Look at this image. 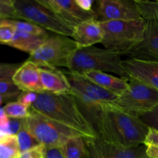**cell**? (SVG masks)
<instances>
[{"label":"cell","instance_id":"cell-1","mask_svg":"<svg viewBox=\"0 0 158 158\" xmlns=\"http://www.w3.org/2000/svg\"><path fill=\"white\" fill-rule=\"evenodd\" d=\"M98 137L106 143L125 148L144 144L150 128L140 118L106 105L94 123Z\"/></svg>","mask_w":158,"mask_h":158},{"label":"cell","instance_id":"cell-2","mask_svg":"<svg viewBox=\"0 0 158 158\" xmlns=\"http://www.w3.org/2000/svg\"><path fill=\"white\" fill-rule=\"evenodd\" d=\"M31 110L74 130L85 139L98 138L94 126L83 115L71 94L40 93L37 94V99L31 106Z\"/></svg>","mask_w":158,"mask_h":158},{"label":"cell","instance_id":"cell-3","mask_svg":"<svg viewBox=\"0 0 158 158\" xmlns=\"http://www.w3.org/2000/svg\"><path fill=\"white\" fill-rule=\"evenodd\" d=\"M103 32L101 44L105 49L120 55H129L143 40L146 21L143 19L134 20L100 22Z\"/></svg>","mask_w":158,"mask_h":158},{"label":"cell","instance_id":"cell-4","mask_svg":"<svg viewBox=\"0 0 158 158\" xmlns=\"http://www.w3.org/2000/svg\"><path fill=\"white\" fill-rule=\"evenodd\" d=\"M121 55L107 49L96 46L79 48L69 65V72L78 74L89 70L113 73L120 77H128L123 66Z\"/></svg>","mask_w":158,"mask_h":158},{"label":"cell","instance_id":"cell-5","mask_svg":"<svg viewBox=\"0 0 158 158\" xmlns=\"http://www.w3.org/2000/svg\"><path fill=\"white\" fill-rule=\"evenodd\" d=\"M79 49L77 43L69 36L57 35L48 37L46 41L27 60L39 67H65L69 69L72 59Z\"/></svg>","mask_w":158,"mask_h":158},{"label":"cell","instance_id":"cell-6","mask_svg":"<svg viewBox=\"0 0 158 158\" xmlns=\"http://www.w3.org/2000/svg\"><path fill=\"white\" fill-rule=\"evenodd\" d=\"M128 82L126 91L110 104L125 114L140 118L158 104V91L136 79L129 77Z\"/></svg>","mask_w":158,"mask_h":158},{"label":"cell","instance_id":"cell-7","mask_svg":"<svg viewBox=\"0 0 158 158\" xmlns=\"http://www.w3.org/2000/svg\"><path fill=\"white\" fill-rule=\"evenodd\" d=\"M23 123L37 141L45 145L46 148H61L65 142L72 137H83L74 130L32 110L30 116L23 119Z\"/></svg>","mask_w":158,"mask_h":158},{"label":"cell","instance_id":"cell-8","mask_svg":"<svg viewBox=\"0 0 158 158\" xmlns=\"http://www.w3.org/2000/svg\"><path fill=\"white\" fill-rule=\"evenodd\" d=\"M14 7L20 19L33 23L58 35L72 37L73 29L66 26L52 11L38 0H13Z\"/></svg>","mask_w":158,"mask_h":158},{"label":"cell","instance_id":"cell-9","mask_svg":"<svg viewBox=\"0 0 158 158\" xmlns=\"http://www.w3.org/2000/svg\"><path fill=\"white\" fill-rule=\"evenodd\" d=\"M96 13L100 22L143 19L135 0H100Z\"/></svg>","mask_w":158,"mask_h":158},{"label":"cell","instance_id":"cell-10","mask_svg":"<svg viewBox=\"0 0 158 158\" xmlns=\"http://www.w3.org/2000/svg\"><path fill=\"white\" fill-rule=\"evenodd\" d=\"M38 2L52 11L54 15L72 29L83 22L97 18L95 11L82 10L75 0H38Z\"/></svg>","mask_w":158,"mask_h":158},{"label":"cell","instance_id":"cell-11","mask_svg":"<svg viewBox=\"0 0 158 158\" xmlns=\"http://www.w3.org/2000/svg\"><path fill=\"white\" fill-rule=\"evenodd\" d=\"M85 140L89 158H148L144 144L125 148L106 143L99 137Z\"/></svg>","mask_w":158,"mask_h":158},{"label":"cell","instance_id":"cell-12","mask_svg":"<svg viewBox=\"0 0 158 158\" xmlns=\"http://www.w3.org/2000/svg\"><path fill=\"white\" fill-rule=\"evenodd\" d=\"M65 74L69 80L73 91L80 93L101 106L112 103L118 98V96L100 87L82 74L72 72L65 73Z\"/></svg>","mask_w":158,"mask_h":158},{"label":"cell","instance_id":"cell-13","mask_svg":"<svg viewBox=\"0 0 158 158\" xmlns=\"http://www.w3.org/2000/svg\"><path fill=\"white\" fill-rule=\"evenodd\" d=\"M129 55L131 59L158 62V20H147L143 40Z\"/></svg>","mask_w":158,"mask_h":158},{"label":"cell","instance_id":"cell-14","mask_svg":"<svg viewBox=\"0 0 158 158\" xmlns=\"http://www.w3.org/2000/svg\"><path fill=\"white\" fill-rule=\"evenodd\" d=\"M128 77L138 80L158 91V62L129 58L123 61Z\"/></svg>","mask_w":158,"mask_h":158},{"label":"cell","instance_id":"cell-15","mask_svg":"<svg viewBox=\"0 0 158 158\" xmlns=\"http://www.w3.org/2000/svg\"><path fill=\"white\" fill-rule=\"evenodd\" d=\"M12 82L22 92H45L40 78V67L32 62L26 60L14 74Z\"/></svg>","mask_w":158,"mask_h":158},{"label":"cell","instance_id":"cell-16","mask_svg":"<svg viewBox=\"0 0 158 158\" xmlns=\"http://www.w3.org/2000/svg\"><path fill=\"white\" fill-rule=\"evenodd\" d=\"M73 40L79 48L89 47L97 43H101L103 40V32L100 22L97 18L86 20L73 29Z\"/></svg>","mask_w":158,"mask_h":158},{"label":"cell","instance_id":"cell-17","mask_svg":"<svg viewBox=\"0 0 158 158\" xmlns=\"http://www.w3.org/2000/svg\"><path fill=\"white\" fill-rule=\"evenodd\" d=\"M40 73L45 92L54 94H71L72 89L65 73L53 67H40Z\"/></svg>","mask_w":158,"mask_h":158},{"label":"cell","instance_id":"cell-18","mask_svg":"<svg viewBox=\"0 0 158 158\" xmlns=\"http://www.w3.org/2000/svg\"><path fill=\"white\" fill-rule=\"evenodd\" d=\"M100 87L120 97L128 87L129 78L117 77L101 71L89 70L82 74Z\"/></svg>","mask_w":158,"mask_h":158},{"label":"cell","instance_id":"cell-19","mask_svg":"<svg viewBox=\"0 0 158 158\" xmlns=\"http://www.w3.org/2000/svg\"><path fill=\"white\" fill-rule=\"evenodd\" d=\"M47 38L48 37L39 36L16 30L13 39L8 46L27 52L30 55L35 52Z\"/></svg>","mask_w":158,"mask_h":158},{"label":"cell","instance_id":"cell-20","mask_svg":"<svg viewBox=\"0 0 158 158\" xmlns=\"http://www.w3.org/2000/svg\"><path fill=\"white\" fill-rule=\"evenodd\" d=\"M66 158H89L85 138L75 137L69 139L61 147Z\"/></svg>","mask_w":158,"mask_h":158},{"label":"cell","instance_id":"cell-21","mask_svg":"<svg viewBox=\"0 0 158 158\" xmlns=\"http://www.w3.org/2000/svg\"><path fill=\"white\" fill-rule=\"evenodd\" d=\"M21 155L16 135H8L0 138V158H19Z\"/></svg>","mask_w":158,"mask_h":158},{"label":"cell","instance_id":"cell-22","mask_svg":"<svg viewBox=\"0 0 158 158\" xmlns=\"http://www.w3.org/2000/svg\"><path fill=\"white\" fill-rule=\"evenodd\" d=\"M16 137L17 139H18L19 146L21 154L32 149V148H35V147L38 146L39 144H40L37 141L36 139L32 135V134L26 127L24 123H23V119L22 127L20 129V131H19L18 134H16Z\"/></svg>","mask_w":158,"mask_h":158},{"label":"cell","instance_id":"cell-23","mask_svg":"<svg viewBox=\"0 0 158 158\" xmlns=\"http://www.w3.org/2000/svg\"><path fill=\"white\" fill-rule=\"evenodd\" d=\"M141 16L147 20H158V1L148 0H135Z\"/></svg>","mask_w":158,"mask_h":158},{"label":"cell","instance_id":"cell-24","mask_svg":"<svg viewBox=\"0 0 158 158\" xmlns=\"http://www.w3.org/2000/svg\"><path fill=\"white\" fill-rule=\"evenodd\" d=\"M3 108L6 115L9 118L26 119L29 117L31 114V111L29 110V107L19 101L8 103Z\"/></svg>","mask_w":158,"mask_h":158},{"label":"cell","instance_id":"cell-25","mask_svg":"<svg viewBox=\"0 0 158 158\" xmlns=\"http://www.w3.org/2000/svg\"><path fill=\"white\" fill-rule=\"evenodd\" d=\"M12 21L16 28V30L32 34V35H39V36L49 37L48 32H46V29L33 23L26 21H19V20H12Z\"/></svg>","mask_w":158,"mask_h":158},{"label":"cell","instance_id":"cell-26","mask_svg":"<svg viewBox=\"0 0 158 158\" xmlns=\"http://www.w3.org/2000/svg\"><path fill=\"white\" fill-rule=\"evenodd\" d=\"M16 28L12 19H6L0 23V43L8 45L13 39Z\"/></svg>","mask_w":158,"mask_h":158},{"label":"cell","instance_id":"cell-27","mask_svg":"<svg viewBox=\"0 0 158 158\" xmlns=\"http://www.w3.org/2000/svg\"><path fill=\"white\" fill-rule=\"evenodd\" d=\"M0 18L4 19H20L14 7L13 0H0Z\"/></svg>","mask_w":158,"mask_h":158},{"label":"cell","instance_id":"cell-28","mask_svg":"<svg viewBox=\"0 0 158 158\" xmlns=\"http://www.w3.org/2000/svg\"><path fill=\"white\" fill-rule=\"evenodd\" d=\"M22 91L12 81H0V95L9 100L17 97L21 94Z\"/></svg>","mask_w":158,"mask_h":158},{"label":"cell","instance_id":"cell-29","mask_svg":"<svg viewBox=\"0 0 158 158\" xmlns=\"http://www.w3.org/2000/svg\"><path fill=\"white\" fill-rule=\"evenodd\" d=\"M21 65L20 63H0V81H12L14 74Z\"/></svg>","mask_w":158,"mask_h":158},{"label":"cell","instance_id":"cell-30","mask_svg":"<svg viewBox=\"0 0 158 158\" xmlns=\"http://www.w3.org/2000/svg\"><path fill=\"white\" fill-rule=\"evenodd\" d=\"M140 119L150 129L158 131V104L152 110L142 116Z\"/></svg>","mask_w":158,"mask_h":158},{"label":"cell","instance_id":"cell-31","mask_svg":"<svg viewBox=\"0 0 158 158\" xmlns=\"http://www.w3.org/2000/svg\"><path fill=\"white\" fill-rule=\"evenodd\" d=\"M19 158H46V148L43 144L29 150L24 153H22Z\"/></svg>","mask_w":158,"mask_h":158},{"label":"cell","instance_id":"cell-32","mask_svg":"<svg viewBox=\"0 0 158 158\" xmlns=\"http://www.w3.org/2000/svg\"><path fill=\"white\" fill-rule=\"evenodd\" d=\"M37 94L33 92H22L21 94L18 97L17 101L20 102L27 107L31 108L37 99Z\"/></svg>","mask_w":158,"mask_h":158},{"label":"cell","instance_id":"cell-33","mask_svg":"<svg viewBox=\"0 0 158 158\" xmlns=\"http://www.w3.org/2000/svg\"><path fill=\"white\" fill-rule=\"evenodd\" d=\"M23 125V119L9 118V134L16 135Z\"/></svg>","mask_w":158,"mask_h":158},{"label":"cell","instance_id":"cell-34","mask_svg":"<svg viewBox=\"0 0 158 158\" xmlns=\"http://www.w3.org/2000/svg\"><path fill=\"white\" fill-rule=\"evenodd\" d=\"M144 145H155L158 147V131L153 129L149 130Z\"/></svg>","mask_w":158,"mask_h":158},{"label":"cell","instance_id":"cell-35","mask_svg":"<svg viewBox=\"0 0 158 158\" xmlns=\"http://www.w3.org/2000/svg\"><path fill=\"white\" fill-rule=\"evenodd\" d=\"M46 158H66L61 148H46Z\"/></svg>","mask_w":158,"mask_h":158},{"label":"cell","instance_id":"cell-36","mask_svg":"<svg viewBox=\"0 0 158 158\" xmlns=\"http://www.w3.org/2000/svg\"><path fill=\"white\" fill-rule=\"evenodd\" d=\"M76 3L78 5L79 7L86 12H92L93 4L94 2L93 0H75Z\"/></svg>","mask_w":158,"mask_h":158},{"label":"cell","instance_id":"cell-37","mask_svg":"<svg viewBox=\"0 0 158 158\" xmlns=\"http://www.w3.org/2000/svg\"><path fill=\"white\" fill-rule=\"evenodd\" d=\"M148 158H158V147L155 145H145Z\"/></svg>","mask_w":158,"mask_h":158},{"label":"cell","instance_id":"cell-38","mask_svg":"<svg viewBox=\"0 0 158 158\" xmlns=\"http://www.w3.org/2000/svg\"><path fill=\"white\" fill-rule=\"evenodd\" d=\"M9 100L8 98H6V97H3V96L0 95V106L2 104V103L5 101V100Z\"/></svg>","mask_w":158,"mask_h":158},{"label":"cell","instance_id":"cell-39","mask_svg":"<svg viewBox=\"0 0 158 158\" xmlns=\"http://www.w3.org/2000/svg\"><path fill=\"white\" fill-rule=\"evenodd\" d=\"M6 112L4 110V108L3 107H0V117H3V116L6 115Z\"/></svg>","mask_w":158,"mask_h":158},{"label":"cell","instance_id":"cell-40","mask_svg":"<svg viewBox=\"0 0 158 158\" xmlns=\"http://www.w3.org/2000/svg\"><path fill=\"white\" fill-rule=\"evenodd\" d=\"M5 20H6V19H2V18H0V23H2L3 21H5Z\"/></svg>","mask_w":158,"mask_h":158}]
</instances>
